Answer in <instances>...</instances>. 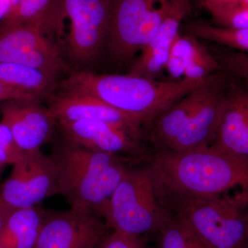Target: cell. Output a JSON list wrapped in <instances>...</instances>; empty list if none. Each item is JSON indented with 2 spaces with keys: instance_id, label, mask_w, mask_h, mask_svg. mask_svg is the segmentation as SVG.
I'll use <instances>...</instances> for the list:
<instances>
[{
  "instance_id": "cell-1",
  "label": "cell",
  "mask_w": 248,
  "mask_h": 248,
  "mask_svg": "<svg viewBox=\"0 0 248 248\" xmlns=\"http://www.w3.org/2000/svg\"><path fill=\"white\" fill-rule=\"evenodd\" d=\"M208 78L162 81L129 74L73 71L62 81L61 88L63 93L99 99L138 119L147 128L164 111L203 84Z\"/></svg>"
},
{
  "instance_id": "cell-2",
  "label": "cell",
  "mask_w": 248,
  "mask_h": 248,
  "mask_svg": "<svg viewBox=\"0 0 248 248\" xmlns=\"http://www.w3.org/2000/svg\"><path fill=\"white\" fill-rule=\"evenodd\" d=\"M58 170L60 195L71 208L104 215L111 197L130 165L128 156L86 149L66 139L50 155Z\"/></svg>"
},
{
  "instance_id": "cell-3",
  "label": "cell",
  "mask_w": 248,
  "mask_h": 248,
  "mask_svg": "<svg viewBox=\"0 0 248 248\" xmlns=\"http://www.w3.org/2000/svg\"><path fill=\"white\" fill-rule=\"evenodd\" d=\"M156 182L163 206L205 248H248V189L233 195L197 196L171 190L156 179Z\"/></svg>"
},
{
  "instance_id": "cell-4",
  "label": "cell",
  "mask_w": 248,
  "mask_h": 248,
  "mask_svg": "<svg viewBox=\"0 0 248 248\" xmlns=\"http://www.w3.org/2000/svg\"><path fill=\"white\" fill-rule=\"evenodd\" d=\"M146 162L161 185L184 193L214 196L235 187L248 189V157L210 147L182 153L155 150Z\"/></svg>"
},
{
  "instance_id": "cell-5",
  "label": "cell",
  "mask_w": 248,
  "mask_h": 248,
  "mask_svg": "<svg viewBox=\"0 0 248 248\" xmlns=\"http://www.w3.org/2000/svg\"><path fill=\"white\" fill-rule=\"evenodd\" d=\"M109 229L141 236L159 232L172 218L158 195L151 166H129L103 215Z\"/></svg>"
},
{
  "instance_id": "cell-6",
  "label": "cell",
  "mask_w": 248,
  "mask_h": 248,
  "mask_svg": "<svg viewBox=\"0 0 248 248\" xmlns=\"http://www.w3.org/2000/svg\"><path fill=\"white\" fill-rule=\"evenodd\" d=\"M115 1L110 0H53L48 16L51 28L63 18L71 22L66 40L68 56L76 63H93L107 46Z\"/></svg>"
},
{
  "instance_id": "cell-7",
  "label": "cell",
  "mask_w": 248,
  "mask_h": 248,
  "mask_svg": "<svg viewBox=\"0 0 248 248\" xmlns=\"http://www.w3.org/2000/svg\"><path fill=\"white\" fill-rule=\"evenodd\" d=\"M0 186V200L15 209L32 208L60 195L58 170L50 155L40 150L24 153Z\"/></svg>"
},
{
  "instance_id": "cell-8",
  "label": "cell",
  "mask_w": 248,
  "mask_h": 248,
  "mask_svg": "<svg viewBox=\"0 0 248 248\" xmlns=\"http://www.w3.org/2000/svg\"><path fill=\"white\" fill-rule=\"evenodd\" d=\"M47 16L22 24H0V62L33 67L58 76L65 68L60 49L47 37Z\"/></svg>"
},
{
  "instance_id": "cell-9",
  "label": "cell",
  "mask_w": 248,
  "mask_h": 248,
  "mask_svg": "<svg viewBox=\"0 0 248 248\" xmlns=\"http://www.w3.org/2000/svg\"><path fill=\"white\" fill-rule=\"evenodd\" d=\"M173 0H116L107 47L114 62L130 61L140 51L139 32L151 18L169 13Z\"/></svg>"
},
{
  "instance_id": "cell-10",
  "label": "cell",
  "mask_w": 248,
  "mask_h": 248,
  "mask_svg": "<svg viewBox=\"0 0 248 248\" xmlns=\"http://www.w3.org/2000/svg\"><path fill=\"white\" fill-rule=\"evenodd\" d=\"M109 228L89 212L46 210L33 248H93L108 234Z\"/></svg>"
},
{
  "instance_id": "cell-11",
  "label": "cell",
  "mask_w": 248,
  "mask_h": 248,
  "mask_svg": "<svg viewBox=\"0 0 248 248\" xmlns=\"http://www.w3.org/2000/svg\"><path fill=\"white\" fill-rule=\"evenodd\" d=\"M68 141L91 151L128 156L140 163L149 153L145 140L110 124L95 121L58 122Z\"/></svg>"
},
{
  "instance_id": "cell-12",
  "label": "cell",
  "mask_w": 248,
  "mask_h": 248,
  "mask_svg": "<svg viewBox=\"0 0 248 248\" xmlns=\"http://www.w3.org/2000/svg\"><path fill=\"white\" fill-rule=\"evenodd\" d=\"M48 110L56 122H104L146 141V130L141 122L94 97L63 93L54 98Z\"/></svg>"
},
{
  "instance_id": "cell-13",
  "label": "cell",
  "mask_w": 248,
  "mask_h": 248,
  "mask_svg": "<svg viewBox=\"0 0 248 248\" xmlns=\"http://www.w3.org/2000/svg\"><path fill=\"white\" fill-rule=\"evenodd\" d=\"M38 101H7L0 102L2 120L9 126L18 146L23 151L40 150L53 133L56 121L48 109Z\"/></svg>"
},
{
  "instance_id": "cell-14",
  "label": "cell",
  "mask_w": 248,
  "mask_h": 248,
  "mask_svg": "<svg viewBox=\"0 0 248 248\" xmlns=\"http://www.w3.org/2000/svg\"><path fill=\"white\" fill-rule=\"evenodd\" d=\"M190 11L191 0H173L169 14L153 38L141 49L129 75L158 79L165 71L170 50L181 32L182 22Z\"/></svg>"
},
{
  "instance_id": "cell-15",
  "label": "cell",
  "mask_w": 248,
  "mask_h": 248,
  "mask_svg": "<svg viewBox=\"0 0 248 248\" xmlns=\"http://www.w3.org/2000/svg\"><path fill=\"white\" fill-rule=\"evenodd\" d=\"M209 147L248 157V90L227 83L224 108L216 137Z\"/></svg>"
},
{
  "instance_id": "cell-16",
  "label": "cell",
  "mask_w": 248,
  "mask_h": 248,
  "mask_svg": "<svg viewBox=\"0 0 248 248\" xmlns=\"http://www.w3.org/2000/svg\"><path fill=\"white\" fill-rule=\"evenodd\" d=\"M165 71L171 81L205 79L222 71V67L208 46L198 38L182 32L169 52Z\"/></svg>"
},
{
  "instance_id": "cell-17",
  "label": "cell",
  "mask_w": 248,
  "mask_h": 248,
  "mask_svg": "<svg viewBox=\"0 0 248 248\" xmlns=\"http://www.w3.org/2000/svg\"><path fill=\"white\" fill-rule=\"evenodd\" d=\"M45 213L40 205L16 209L0 231V248H33Z\"/></svg>"
},
{
  "instance_id": "cell-18",
  "label": "cell",
  "mask_w": 248,
  "mask_h": 248,
  "mask_svg": "<svg viewBox=\"0 0 248 248\" xmlns=\"http://www.w3.org/2000/svg\"><path fill=\"white\" fill-rule=\"evenodd\" d=\"M56 76L37 68L11 62H0V79L6 84L40 98L56 88Z\"/></svg>"
},
{
  "instance_id": "cell-19",
  "label": "cell",
  "mask_w": 248,
  "mask_h": 248,
  "mask_svg": "<svg viewBox=\"0 0 248 248\" xmlns=\"http://www.w3.org/2000/svg\"><path fill=\"white\" fill-rule=\"evenodd\" d=\"M184 33L200 40L248 53V28L232 29L192 21L184 26Z\"/></svg>"
},
{
  "instance_id": "cell-20",
  "label": "cell",
  "mask_w": 248,
  "mask_h": 248,
  "mask_svg": "<svg viewBox=\"0 0 248 248\" xmlns=\"http://www.w3.org/2000/svg\"><path fill=\"white\" fill-rule=\"evenodd\" d=\"M158 233L159 248H206L185 223L172 215Z\"/></svg>"
},
{
  "instance_id": "cell-21",
  "label": "cell",
  "mask_w": 248,
  "mask_h": 248,
  "mask_svg": "<svg viewBox=\"0 0 248 248\" xmlns=\"http://www.w3.org/2000/svg\"><path fill=\"white\" fill-rule=\"evenodd\" d=\"M53 0H14L0 24H22L45 17Z\"/></svg>"
},
{
  "instance_id": "cell-22",
  "label": "cell",
  "mask_w": 248,
  "mask_h": 248,
  "mask_svg": "<svg viewBox=\"0 0 248 248\" xmlns=\"http://www.w3.org/2000/svg\"><path fill=\"white\" fill-rule=\"evenodd\" d=\"M207 44L221 64L222 71L244 80L248 84V53L232 50L210 42Z\"/></svg>"
},
{
  "instance_id": "cell-23",
  "label": "cell",
  "mask_w": 248,
  "mask_h": 248,
  "mask_svg": "<svg viewBox=\"0 0 248 248\" xmlns=\"http://www.w3.org/2000/svg\"><path fill=\"white\" fill-rule=\"evenodd\" d=\"M214 25L232 29L248 28V6L236 5L211 14Z\"/></svg>"
},
{
  "instance_id": "cell-24",
  "label": "cell",
  "mask_w": 248,
  "mask_h": 248,
  "mask_svg": "<svg viewBox=\"0 0 248 248\" xmlns=\"http://www.w3.org/2000/svg\"><path fill=\"white\" fill-rule=\"evenodd\" d=\"M25 152L20 149L9 126L3 121L0 122V164L14 165L19 161Z\"/></svg>"
},
{
  "instance_id": "cell-25",
  "label": "cell",
  "mask_w": 248,
  "mask_h": 248,
  "mask_svg": "<svg viewBox=\"0 0 248 248\" xmlns=\"http://www.w3.org/2000/svg\"><path fill=\"white\" fill-rule=\"evenodd\" d=\"M100 248H145L141 236L113 231L102 240Z\"/></svg>"
},
{
  "instance_id": "cell-26",
  "label": "cell",
  "mask_w": 248,
  "mask_h": 248,
  "mask_svg": "<svg viewBox=\"0 0 248 248\" xmlns=\"http://www.w3.org/2000/svg\"><path fill=\"white\" fill-rule=\"evenodd\" d=\"M35 94L13 87L0 79V102L7 101H38Z\"/></svg>"
},
{
  "instance_id": "cell-27",
  "label": "cell",
  "mask_w": 248,
  "mask_h": 248,
  "mask_svg": "<svg viewBox=\"0 0 248 248\" xmlns=\"http://www.w3.org/2000/svg\"><path fill=\"white\" fill-rule=\"evenodd\" d=\"M242 0H203V4L210 14L226 8L239 4Z\"/></svg>"
},
{
  "instance_id": "cell-28",
  "label": "cell",
  "mask_w": 248,
  "mask_h": 248,
  "mask_svg": "<svg viewBox=\"0 0 248 248\" xmlns=\"http://www.w3.org/2000/svg\"><path fill=\"white\" fill-rule=\"evenodd\" d=\"M16 209L0 200V231Z\"/></svg>"
},
{
  "instance_id": "cell-29",
  "label": "cell",
  "mask_w": 248,
  "mask_h": 248,
  "mask_svg": "<svg viewBox=\"0 0 248 248\" xmlns=\"http://www.w3.org/2000/svg\"><path fill=\"white\" fill-rule=\"evenodd\" d=\"M14 0H0V22L9 12Z\"/></svg>"
},
{
  "instance_id": "cell-30",
  "label": "cell",
  "mask_w": 248,
  "mask_h": 248,
  "mask_svg": "<svg viewBox=\"0 0 248 248\" xmlns=\"http://www.w3.org/2000/svg\"><path fill=\"white\" fill-rule=\"evenodd\" d=\"M5 166H6L5 165L0 164V179H1V173H2ZM0 186H1V184H0Z\"/></svg>"
},
{
  "instance_id": "cell-31",
  "label": "cell",
  "mask_w": 248,
  "mask_h": 248,
  "mask_svg": "<svg viewBox=\"0 0 248 248\" xmlns=\"http://www.w3.org/2000/svg\"><path fill=\"white\" fill-rule=\"evenodd\" d=\"M239 4L242 5V6H248V0H242Z\"/></svg>"
},
{
  "instance_id": "cell-32",
  "label": "cell",
  "mask_w": 248,
  "mask_h": 248,
  "mask_svg": "<svg viewBox=\"0 0 248 248\" xmlns=\"http://www.w3.org/2000/svg\"><path fill=\"white\" fill-rule=\"evenodd\" d=\"M247 218H248V214H247Z\"/></svg>"
},
{
  "instance_id": "cell-33",
  "label": "cell",
  "mask_w": 248,
  "mask_h": 248,
  "mask_svg": "<svg viewBox=\"0 0 248 248\" xmlns=\"http://www.w3.org/2000/svg\"><path fill=\"white\" fill-rule=\"evenodd\" d=\"M110 1H116V0H110Z\"/></svg>"
},
{
  "instance_id": "cell-34",
  "label": "cell",
  "mask_w": 248,
  "mask_h": 248,
  "mask_svg": "<svg viewBox=\"0 0 248 248\" xmlns=\"http://www.w3.org/2000/svg\"></svg>"
}]
</instances>
